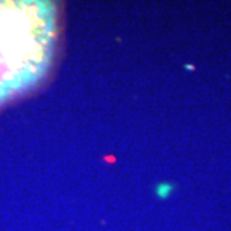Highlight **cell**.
Wrapping results in <instances>:
<instances>
[{"label": "cell", "instance_id": "1", "mask_svg": "<svg viewBox=\"0 0 231 231\" xmlns=\"http://www.w3.org/2000/svg\"><path fill=\"white\" fill-rule=\"evenodd\" d=\"M58 37L55 3L0 0V105L43 82L53 63Z\"/></svg>", "mask_w": 231, "mask_h": 231}]
</instances>
